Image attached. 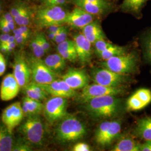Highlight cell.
<instances>
[{
  "label": "cell",
  "instance_id": "obj_1",
  "mask_svg": "<svg viewBox=\"0 0 151 151\" xmlns=\"http://www.w3.org/2000/svg\"><path fill=\"white\" fill-rule=\"evenodd\" d=\"M83 104L87 111L99 119L114 117L119 113L121 106L120 100L113 95L92 98Z\"/></svg>",
  "mask_w": 151,
  "mask_h": 151
},
{
  "label": "cell",
  "instance_id": "obj_2",
  "mask_svg": "<svg viewBox=\"0 0 151 151\" xmlns=\"http://www.w3.org/2000/svg\"><path fill=\"white\" fill-rule=\"evenodd\" d=\"M86 133V128L84 123L75 116L69 115L59 121L55 128L56 138L62 143L81 139Z\"/></svg>",
  "mask_w": 151,
  "mask_h": 151
},
{
  "label": "cell",
  "instance_id": "obj_3",
  "mask_svg": "<svg viewBox=\"0 0 151 151\" xmlns=\"http://www.w3.org/2000/svg\"><path fill=\"white\" fill-rule=\"evenodd\" d=\"M69 12L63 6L42 5L35 12L33 22L39 27H48L54 25L65 24Z\"/></svg>",
  "mask_w": 151,
  "mask_h": 151
},
{
  "label": "cell",
  "instance_id": "obj_4",
  "mask_svg": "<svg viewBox=\"0 0 151 151\" xmlns=\"http://www.w3.org/2000/svg\"><path fill=\"white\" fill-rule=\"evenodd\" d=\"M44 126L39 115L27 117L19 128L23 138L32 147H40L43 144Z\"/></svg>",
  "mask_w": 151,
  "mask_h": 151
},
{
  "label": "cell",
  "instance_id": "obj_5",
  "mask_svg": "<svg viewBox=\"0 0 151 151\" xmlns=\"http://www.w3.org/2000/svg\"><path fill=\"white\" fill-rule=\"evenodd\" d=\"M138 56L135 52L127 53L104 60L100 65L108 70L122 75L133 73L137 69Z\"/></svg>",
  "mask_w": 151,
  "mask_h": 151
},
{
  "label": "cell",
  "instance_id": "obj_6",
  "mask_svg": "<svg viewBox=\"0 0 151 151\" xmlns=\"http://www.w3.org/2000/svg\"><path fill=\"white\" fill-rule=\"evenodd\" d=\"M27 60L31 73V81L39 84H48L57 79V73L51 70L42 58L32 55Z\"/></svg>",
  "mask_w": 151,
  "mask_h": 151
},
{
  "label": "cell",
  "instance_id": "obj_7",
  "mask_svg": "<svg viewBox=\"0 0 151 151\" xmlns=\"http://www.w3.org/2000/svg\"><path fill=\"white\" fill-rule=\"evenodd\" d=\"M91 77L94 83L110 87L123 86L129 80L127 75L116 73L105 68H93Z\"/></svg>",
  "mask_w": 151,
  "mask_h": 151
},
{
  "label": "cell",
  "instance_id": "obj_8",
  "mask_svg": "<svg viewBox=\"0 0 151 151\" xmlns=\"http://www.w3.org/2000/svg\"><path fill=\"white\" fill-rule=\"evenodd\" d=\"M121 123L118 120L105 121L99 125L95 133V139L99 146H109L120 134Z\"/></svg>",
  "mask_w": 151,
  "mask_h": 151
},
{
  "label": "cell",
  "instance_id": "obj_9",
  "mask_svg": "<svg viewBox=\"0 0 151 151\" xmlns=\"http://www.w3.org/2000/svg\"><path fill=\"white\" fill-rule=\"evenodd\" d=\"M67 99L52 96L44 105V116L49 123L53 124L67 116Z\"/></svg>",
  "mask_w": 151,
  "mask_h": 151
},
{
  "label": "cell",
  "instance_id": "obj_10",
  "mask_svg": "<svg viewBox=\"0 0 151 151\" xmlns=\"http://www.w3.org/2000/svg\"><path fill=\"white\" fill-rule=\"evenodd\" d=\"M125 89L123 86L110 87L104 86L97 83L87 85L82 89L78 100L84 103L90 99L95 97L106 95L117 96L124 93Z\"/></svg>",
  "mask_w": 151,
  "mask_h": 151
},
{
  "label": "cell",
  "instance_id": "obj_11",
  "mask_svg": "<svg viewBox=\"0 0 151 151\" xmlns=\"http://www.w3.org/2000/svg\"><path fill=\"white\" fill-rule=\"evenodd\" d=\"M13 75L22 88L31 81L30 68L23 52H18L15 54L13 65Z\"/></svg>",
  "mask_w": 151,
  "mask_h": 151
},
{
  "label": "cell",
  "instance_id": "obj_12",
  "mask_svg": "<svg viewBox=\"0 0 151 151\" xmlns=\"http://www.w3.org/2000/svg\"><path fill=\"white\" fill-rule=\"evenodd\" d=\"M24 117L22 105L15 102L7 106L2 114V123L12 133L16 127L19 126Z\"/></svg>",
  "mask_w": 151,
  "mask_h": 151
},
{
  "label": "cell",
  "instance_id": "obj_13",
  "mask_svg": "<svg viewBox=\"0 0 151 151\" xmlns=\"http://www.w3.org/2000/svg\"><path fill=\"white\" fill-rule=\"evenodd\" d=\"M40 85L48 95L52 96L69 99L77 95L76 90L69 86L62 79H57L48 84Z\"/></svg>",
  "mask_w": 151,
  "mask_h": 151
},
{
  "label": "cell",
  "instance_id": "obj_14",
  "mask_svg": "<svg viewBox=\"0 0 151 151\" xmlns=\"http://www.w3.org/2000/svg\"><path fill=\"white\" fill-rule=\"evenodd\" d=\"M151 103V90L142 88L137 90L127 101V109L129 111H139Z\"/></svg>",
  "mask_w": 151,
  "mask_h": 151
},
{
  "label": "cell",
  "instance_id": "obj_15",
  "mask_svg": "<svg viewBox=\"0 0 151 151\" xmlns=\"http://www.w3.org/2000/svg\"><path fill=\"white\" fill-rule=\"evenodd\" d=\"M94 15L75 6L72 11L69 12L65 24L73 29H82L94 20Z\"/></svg>",
  "mask_w": 151,
  "mask_h": 151
},
{
  "label": "cell",
  "instance_id": "obj_16",
  "mask_svg": "<svg viewBox=\"0 0 151 151\" xmlns=\"http://www.w3.org/2000/svg\"><path fill=\"white\" fill-rule=\"evenodd\" d=\"M62 79L74 90L82 89L88 85L89 78L83 70L70 68L62 76Z\"/></svg>",
  "mask_w": 151,
  "mask_h": 151
},
{
  "label": "cell",
  "instance_id": "obj_17",
  "mask_svg": "<svg viewBox=\"0 0 151 151\" xmlns=\"http://www.w3.org/2000/svg\"><path fill=\"white\" fill-rule=\"evenodd\" d=\"M20 88L13 73L7 74L4 77L1 83L0 89L1 100L4 101L12 100L17 96Z\"/></svg>",
  "mask_w": 151,
  "mask_h": 151
},
{
  "label": "cell",
  "instance_id": "obj_18",
  "mask_svg": "<svg viewBox=\"0 0 151 151\" xmlns=\"http://www.w3.org/2000/svg\"><path fill=\"white\" fill-rule=\"evenodd\" d=\"M78 60L82 65L89 63L91 60L92 44L82 34H77L73 36Z\"/></svg>",
  "mask_w": 151,
  "mask_h": 151
},
{
  "label": "cell",
  "instance_id": "obj_19",
  "mask_svg": "<svg viewBox=\"0 0 151 151\" xmlns=\"http://www.w3.org/2000/svg\"><path fill=\"white\" fill-rule=\"evenodd\" d=\"M82 34L92 44L100 39H105V35L99 22L93 21L82 29Z\"/></svg>",
  "mask_w": 151,
  "mask_h": 151
},
{
  "label": "cell",
  "instance_id": "obj_20",
  "mask_svg": "<svg viewBox=\"0 0 151 151\" xmlns=\"http://www.w3.org/2000/svg\"><path fill=\"white\" fill-rule=\"evenodd\" d=\"M22 108L24 116L39 115L43 111L44 105L40 101L25 96L22 99Z\"/></svg>",
  "mask_w": 151,
  "mask_h": 151
},
{
  "label": "cell",
  "instance_id": "obj_21",
  "mask_svg": "<svg viewBox=\"0 0 151 151\" xmlns=\"http://www.w3.org/2000/svg\"><path fill=\"white\" fill-rule=\"evenodd\" d=\"M22 91L25 96L40 101L47 99L49 95L40 84L32 81L22 88Z\"/></svg>",
  "mask_w": 151,
  "mask_h": 151
},
{
  "label": "cell",
  "instance_id": "obj_22",
  "mask_svg": "<svg viewBox=\"0 0 151 151\" xmlns=\"http://www.w3.org/2000/svg\"><path fill=\"white\" fill-rule=\"evenodd\" d=\"M57 50L65 60L71 62H75L78 60L76 49L75 44L73 40H66L57 44Z\"/></svg>",
  "mask_w": 151,
  "mask_h": 151
},
{
  "label": "cell",
  "instance_id": "obj_23",
  "mask_svg": "<svg viewBox=\"0 0 151 151\" xmlns=\"http://www.w3.org/2000/svg\"><path fill=\"white\" fill-rule=\"evenodd\" d=\"M135 135L141 139L151 140V116L139 119L134 130Z\"/></svg>",
  "mask_w": 151,
  "mask_h": 151
},
{
  "label": "cell",
  "instance_id": "obj_24",
  "mask_svg": "<svg viewBox=\"0 0 151 151\" xmlns=\"http://www.w3.org/2000/svg\"><path fill=\"white\" fill-rule=\"evenodd\" d=\"M73 5L77 6L94 16L104 14L109 10L101 6L92 3L87 0H68Z\"/></svg>",
  "mask_w": 151,
  "mask_h": 151
},
{
  "label": "cell",
  "instance_id": "obj_25",
  "mask_svg": "<svg viewBox=\"0 0 151 151\" xmlns=\"http://www.w3.org/2000/svg\"><path fill=\"white\" fill-rule=\"evenodd\" d=\"M148 0H123L121 4L122 11L128 12L134 16H139L143 8Z\"/></svg>",
  "mask_w": 151,
  "mask_h": 151
},
{
  "label": "cell",
  "instance_id": "obj_26",
  "mask_svg": "<svg viewBox=\"0 0 151 151\" xmlns=\"http://www.w3.org/2000/svg\"><path fill=\"white\" fill-rule=\"evenodd\" d=\"M14 142L12 133L2 123L0 124V151H12Z\"/></svg>",
  "mask_w": 151,
  "mask_h": 151
},
{
  "label": "cell",
  "instance_id": "obj_27",
  "mask_svg": "<svg viewBox=\"0 0 151 151\" xmlns=\"http://www.w3.org/2000/svg\"><path fill=\"white\" fill-rule=\"evenodd\" d=\"M43 60L45 65L55 73L62 71L66 65V60L58 53L49 55Z\"/></svg>",
  "mask_w": 151,
  "mask_h": 151
},
{
  "label": "cell",
  "instance_id": "obj_28",
  "mask_svg": "<svg viewBox=\"0 0 151 151\" xmlns=\"http://www.w3.org/2000/svg\"><path fill=\"white\" fill-rule=\"evenodd\" d=\"M140 144L132 138H126L115 145L111 151H140Z\"/></svg>",
  "mask_w": 151,
  "mask_h": 151
},
{
  "label": "cell",
  "instance_id": "obj_29",
  "mask_svg": "<svg viewBox=\"0 0 151 151\" xmlns=\"http://www.w3.org/2000/svg\"><path fill=\"white\" fill-rule=\"evenodd\" d=\"M34 14L32 8L27 4L19 14L14 18V20L19 26H29L34 20Z\"/></svg>",
  "mask_w": 151,
  "mask_h": 151
},
{
  "label": "cell",
  "instance_id": "obj_30",
  "mask_svg": "<svg viewBox=\"0 0 151 151\" xmlns=\"http://www.w3.org/2000/svg\"><path fill=\"white\" fill-rule=\"evenodd\" d=\"M126 53V48L124 47L113 44L110 47L105 49L97 55L103 60H106L113 57Z\"/></svg>",
  "mask_w": 151,
  "mask_h": 151
},
{
  "label": "cell",
  "instance_id": "obj_31",
  "mask_svg": "<svg viewBox=\"0 0 151 151\" xmlns=\"http://www.w3.org/2000/svg\"><path fill=\"white\" fill-rule=\"evenodd\" d=\"M142 42L143 57L147 63L151 65V29L144 35Z\"/></svg>",
  "mask_w": 151,
  "mask_h": 151
},
{
  "label": "cell",
  "instance_id": "obj_32",
  "mask_svg": "<svg viewBox=\"0 0 151 151\" xmlns=\"http://www.w3.org/2000/svg\"><path fill=\"white\" fill-rule=\"evenodd\" d=\"M30 48L32 52L33 56L36 58H42L45 54V52L38 37V34H35L32 38L30 43Z\"/></svg>",
  "mask_w": 151,
  "mask_h": 151
},
{
  "label": "cell",
  "instance_id": "obj_33",
  "mask_svg": "<svg viewBox=\"0 0 151 151\" xmlns=\"http://www.w3.org/2000/svg\"><path fill=\"white\" fill-rule=\"evenodd\" d=\"M32 146L24 138L15 140L12 151H32Z\"/></svg>",
  "mask_w": 151,
  "mask_h": 151
},
{
  "label": "cell",
  "instance_id": "obj_34",
  "mask_svg": "<svg viewBox=\"0 0 151 151\" xmlns=\"http://www.w3.org/2000/svg\"><path fill=\"white\" fill-rule=\"evenodd\" d=\"M14 36L15 39L16 44L18 45H24L27 43L30 37L24 34L20 31L19 28L15 29L13 31Z\"/></svg>",
  "mask_w": 151,
  "mask_h": 151
},
{
  "label": "cell",
  "instance_id": "obj_35",
  "mask_svg": "<svg viewBox=\"0 0 151 151\" xmlns=\"http://www.w3.org/2000/svg\"><path fill=\"white\" fill-rule=\"evenodd\" d=\"M113 44L106 42L105 39H100L97 40L94 43L96 54L97 55L100 54L105 49L110 47L111 45H113Z\"/></svg>",
  "mask_w": 151,
  "mask_h": 151
},
{
  "label": "cell",
  "instance_id": "obj_36",
  "mask_svg": "<svg viewBox=\"0 0 151 151\" xmlns=\"http://www.w3.org/2000/svg\"><path fill=\"white\" fill-rule=\"evenodd\" d=\"M68 34V29L65 25L63 26L62 29L57 34L54 41L57 44L60 43L67 39V37Z\"/></svg>",
  "mask_w": 151,
  "mask_h": 151
},
{
  "label": "cell",
  "instance_id": "obj_37",
  "mask_svg": "<svg viewBox=\"0 0 151 151\" xmlns=\"http://www.w3.org/2000/svg\"><path fill=\"white\" fill-rule=\"evenodd\" d=\"M26 5L27 4L22 1H17L12 5L10 12L14 19L19 14V13L23 10Z\"/></svg>",
  "mask_w": 151,
  "mask_h": 151
},
{
  "label": "cell",
  "instance_id": "obj_38",
  "mask_svg": "<svg viewBox=\"0 0 151 151\" xmlns=\"http://www.w3.org/2000/svg\"><path fill=\"white\" fill-rule=\"evenodd\" d=\"M42 5L45 6H56L65 5L68 0H39Z\"/></svg>",
  "mask_w": 151,
  "mask_h": 151
},
{
  "label": "cell",
  "instance_id": "obj_39",
  "mask_svg": "<svg viewBox=\"0 0 151 151\" xmlns=\"http://www.w3.org/2000/svg\"><path fill=\"white\" fill-rule=\"evenodd\" d=\"M38 35L45 53H48L50 49V45L45 35L43 33H38Z\"/></svg>",
  "mask_w": 151,
  "mask_h": 151
},
{
  "label": "cell",
  "instance_id": "obj_40",
  "mask_svg": "<svg viewBox=\"0 0 151 151\" xmlns=\"http://www.w3.org/2000/svg\"><path fill=\"white\" fill-rule=\"evenodd\" d=\"M73 151H90V147L85 143H78L76 144L73 147Z\"/></svg>",
  "mask_w": 151,
  "mask_h": 151
},
{
  "label": "cell",
  "instance_id": "obj_41",
  "mask_svg": "<svg viewBox=\"0 0 151 151\" xmlns=\"http://www.w3.org/2000/svg\"><path fill=\"white\" fill-rule=\"evenodd\" d=\"M6 62L4 56L0 52V76H2L5 72Z\"/></svg>",
  "mask_w": 151,
  "mask_h": 151
},
{
  "label": "cell",
  "instance_id": "obj_42",
  "mask_svg": "<svg viewBox=\"0 0 151 151\" xmlns=\"http://www.w3.org/2000/svg\"><path fill=\"white\" fill-rule=\"evenodd\" d=\"M87 1L91 2L92 3L101 6L108 10H109L110 8V5L107 0H87Z\"/></svg>",
  "mask_w": 151,
  "mask_h": 151
},
{
  "label": "cell",
  "instance_id": "obj_43",
  "mask_svg": "<svg viewBox=\"0 0 151 151\" xmlns=\"http://www.w3.org/2000/svg\"><path fill=\"white\" fill-rule=\"evenodd\" d=\"M0 20L5 21V22H13L15 23L14 17L11 15V13L10 12H5L4 14H2L0 15Z\"/></svg>",
  "mask_w": 151,
  "mask_h": 151
},
{
  "label": "cell",
  "instance_id": "obj_44",
  "mask_svg": "<svg viewBox=\"0 0 151 151\" xmlns=\"http://www.w3.org/2000/svg\"><path fill=\"white\" fill-rule=\"evenodd\" d=\"M140 151H151V140H146L140 144Z\"/></svg>",
  "mask_w": 151,
  "mask_h": 151
},
{
  "label": "cell",
  "instance_id": "obj_45",
  "mask_svg": "<svg viewBox=\"0 0 151 151\" xmlns=\"http://www.w3.org/2000/svg\"><path fill=\"white\" fill-rule=\"evenodd\" d=\"M63 26V25H52L50 27H47L48 28V32H54L57 35V34L62 29Z\"/></svg>",
  "mask_w": 151,
  "mask_h": 151
},
{
  "label": "cell",
  "instance_id": "obj_46",
  "mask_svg": "<svg viewBox=\"0 0 151 151\" xmlns=\"http://www.w3.org/2000/svg\"><path fill=\"white\" fill-rule=\"evenodd\" d=\"M0 32L2 33H8L9 34L11 30L5 24L0 22Z\"/></svg>",
  "mask_w": 151,
  "mask_h": 151
},
{
  "label": "cell",
  "instance_id": "obj_47",
  "mask_svg": "<svg viewBox=\"0 0 151 151\" xmlns=\"http://www.w3.org/2000/svg\"><path fill=\"white\" fill-rule=\"evenodd\" d=\"M10 37V35L8 33H2L0 35V44H2L5 43Z\"/></svg>",
  "mask_w": 151,
  "mask_h": 151
},
{
  "label": "cell",
  "instance_id": "obj_48",
  "mask_svg": "<svg viewBox=\"0 0 151 151\" xmlns=\"http://www.w3.org/2000/svg\"><path fill=\"white\" fill-rule=\"evenodd\" d=\"M16 45H17V44H16V42L15 41L11 43L8 44L7 45H6L7 48V53L12 52L15 48Z\"/></svg>",
  "mask_w": 151,
  "mask_h": 151
},
{
  "label": "cell",
  "instance_id": "obj_49",
  "mask_svg": "<svg viewBox=\"0 0 151 151\" xmlns=\"http://www.w3.org/2000/svg\"><path fill=\"white\" fill-rule=\"evenodd\" d=\"M48 32V35H47L48 38L49 40H50L54 41L55 37V36H56V34L54 33V32Z\"/></svg>",
  "mask_w": 151,
  "mask_h": 151
},
{
  "label": "cell",
  "instance_id": "obj_50",
  "mask_svg": "<svg viewBox=\"0 0 151 151\" xmlns=\"http://www.w3.org/2000/svg\"><path fill=\"white\" fill-rule=\"evenodd\" d=\"M3 10V3L2 0H0V15L2 14Z\"/></svg>",
  "mask_w": 151,
  "mask_h": 151
}]
</instances>
